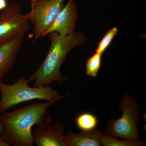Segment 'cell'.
I'll use <instances>...</instances> for the list:
<instances>
[{"mask_svg":"<svg viewBox=\"0 0 146 146\" xmlns=\"http://www.w3.org/2000/svg\"><path fill=\"white\" fill-rule=\"evenodd\" d=\"M56 101L28 105L11 112L0 115V136L11 146H34L32 129L34 126L50 123L48 108Z\"/></svg>","mask_w":146,"mask_h":146,"instance_id":"1","label":"cell"},{"mask_svg":"<svg viewBox=\"0 0 146 146\" xmlns=\"http://www.w3.org/2000/svg\"><path fill=\"white\" fill-rule=\"evenodd\" d=\"M48 35L51 44L48 54L38 69L28 79L29 82H33L34 87L49 86L53 82L59 84L65 82L67 77L60 73L61 65L70 51L87 41L82 33L76 32L66 35L56 32Z\"/></svg>","mask_w":146,"mask_h":146,"instance_id":"2","label":"cell"},{"mask_svg":"<svg viewBox=\"0 0 146 146\" xmlns=\"http://www.w3.org/2000/svg\"><path fill=\"white\" fill-rule=\"evenodd\" d=\"M28 79L18 78L13 84H7L0 81V114L19 104L35 100L46 101L62 99L69 94L62 96L57 90L49 86L30 87Z\"/></svg>","mask_w":146,"mask_h":146,"instance_id":"3","label":"cell"},{"mask_svg":"<svg viewBox=\"0 0 146 146\" xmlns=\"http://www.w3.org/2000/svg\"><path fill=\"white\" fill-rule=\"evenodd\" d=\"M139 103L129 94H125L119 107L122 115L118 119L109 121L106 127L104 135L113 138L128 140L140 139L138 132L140 111Z\"/></svg>","mask_w":146,"mask_h":146,"instance_id":"4","label":"cell"},{"mask_svg":"<svg viewBox=\"0 0 146 146\" xmlns=\"http://www.w3.org/2000/svg\"><path fill=\"white\" fill-rule=\"evenodd\" d=\"M65 0L30 1L31 9L25 16L33 27L35 39L44 36L64 6Z\"/></svg>","mask_w":146,"mask_h":146,"instance_id":"5","label":"cell"},{"mask_svg":"<svg viewBox=\"0 0 146 146\" xmlns=\"http://www.w3.org/2000/svg\"><path fill=\"white\" fill-rule=\"evenodd\" d=\"M29 21L22 13L19 3L13 1L0 12V42L28 31Z\"/></svg>","mask_w":146,"mask_h":146,"instance_id":"6","label":"cell"},{"mask_svg":"<svg viewBox=\"0 0 146 146\" xmlns=\"http://www.w3.org/2000/svg\"><path fill=\"white\" fill-rule=\"evenodd\" d=\"M65 125L60 123L36 126L32 133L37 146H66Z\"/></svg>","mask_w":146,"mask_h":146,"instance_id":"7","label":"cell"},{"mask_svg":"<svg viewBox=\"0 0 146 146\" xmlns=\"http://www.w3.org/2000/svg\"><path fill=\"white\" fill-rule=\"evenodd\" d=\"M77 19V10L74 1L68 0L52 25L46 32L44 36L52 32L57 33L61 35H66L74 32Z\"/></svg>","mask_w":146,"mask_h":146,"instance_id":"8","label":"cell"},{"mask_svg":"<svg viewBox=\"0 0 146 146\" xmlns=\"http://www.w3.org/2000/svg\"><path fill=\"white\" fill-rule=\"evenodd\" d=\"M25 33L0 42V81L11 70L21 50Z\"/></svg>","mask_w":146,"mask_h":146,"instance_id":"9","label":"cell"},{"mask_svg":"<svg viewBox=\"0 0 146 146\" xmlns=\"http://www.w3.org/2000/svg\"><path fill=\"white\" fill-rule=\"evenodd\" d=\"M102 132L97 128L89 131L74 133L71 131L65 136L66 146H100Z\"/></svg>","mask_w":146,"mask_h":146,"instance_id":"10","label":"cell"},{"mask_svg":"<svg viewBox=\"0 0 146 146\" xmlns=\"http://www.w3.org/2000/svg\"><path fill=\"white\" fill-rule=\"evenodd\" d=\"M98 120L96 115L90 112H83L79 115L75 119L77 127L82 131L94 130L97 127Z\"/></svg>","mask_w":146,"mask_h":146,"instance_id":"11","label":"cell"},{"mask_svg":"<svg viewBox=\"0 0 146 146\" xmlns=\"http://www.w3.org/2000/svg\"><path fill=\"white\" fill-rule=\"evenodd\" d=\"M100 141L101 145L105 146H143L146 145L145 142L141 139L136 140L123 139L120 141L117 138L105 135H102Z\"/></svg>","mask_w":146,"mask_h":146,"instance_id":"12","label":"cell"},{"mask_svg":"<svg viewBox=\"0 0 146 146\" xmlns=\"http://www.w3.org/2000/svg\"><path fill=\"white\" fill-rule=\"evenodd\" d=\"M102 55L96 52L87 59L86 64V74L96 77L101 67Z\"/></svg>","mask_w":146,"mask_h":146,"instance_id":"13","label":"cell"},{"mask_svg":"<svg viewBox=\"0 0 146 146\" xmlns=\"http://www.w3.org/2000/svg\"><path fill=\"white\" fill-rule=\"evenodd\" d=\"M117 32L118 29L117 27L112 28L107 31L102 39L99 42L96 52L102 55L111 44Z\"/></svg>","mask_w":146,"mask_h":146,"instance_id":"14","label":"cell"},{"mask_svg":"<svg viewBox=\"0 0 146 146\" xmlns=\"http://www.w3.org/2000/svg\"><path fill=\"white\" fill-rule=\"evenodd\" d=\"M7 5V0H0V11L5 8Z\"/></svg>","mask_w":146,"mask_h":146,"instance_id":"15","label":"cell"},{"mask_svg":"<svg viewBox=\"0 0 146 146\" xmlns=\"http://www.w3.org/2000/svg\"><path fill=\"white\" fill-rule=\"evenodd\" d=\"M11 146L7 142L3 139L0 136V146Z\"/></svg>","mask_w":146,"mask_h":146,"instance_id":"16","label":"cell"},{"mask_svg":"<svg viewBox=\"0 0 146 146\" xmlns=\"http://www.w3.org/2000/svg\"><path fill=\"white\" fill-rule=\"evenodd\" d=\"M1 131V125H0V133Z\"/></svg>","mask_w":146,"mask_h":146,"instance_id":"17","label":"cell"},{"mask_svg":"<svg viewBox=\"0 0 146 146\" xmlns=\"http://www.w3.org/2000/svg\"><path fill=\"white\" fill-rule=\"evenodd\" d=\"M21 1H25V0H21ZM34 1V0H31V1Z\"/></svg>","mask_w":146,"mask_h":146,"instance_id":"18","label":"cell"}]
</instances>
